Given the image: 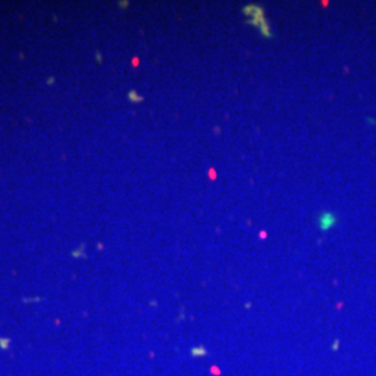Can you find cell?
I'll use <instances>...</instances> for the list:
<instances>
[{
	"label": "cell",
	"instance_id": "6da1fadb",
	"mask_svg": "<svg viewBox=\"0 0 376 376\" xmlns=\"http://www.w3.org/2000/svg\"><path fill=\"white\" fill-rule=\"evenodd\" d=\"M337 223V216L332 212H323L318 216V224L323 232H327Z\"/></svg>",
	"mask_w": 376,
	"mask_h": 376
}]
</instances>
